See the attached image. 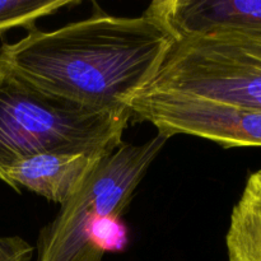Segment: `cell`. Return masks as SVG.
Returning <instances> with one entry per match:
<instances>
[{"instance_id":"6da1fadb","label":"cell","mask_w":261,"mask_h":261,"mask_svg":"<svg viewBox=\"0 0 261 261\" xmlns=\"http://www.w3.org/2000/svg\"><path fill=\"white\" fill-rule=\"evenodd\" d=\"M175 42V36L145 10L139 17L96 13L4 43L0 65L82 106L121 111L152 83Z\"/></svg>"},{"instance_id":"7a4b0ae2","label":"cell","mask_w":261,"mask_h":261,"mask_svg":"<svg viewBox=\"0 0 261 261\" xmlns=\"http://www.w3.org/2000/svg\"><path fill=\"white\" fill-rule=\"evenodd\" d=\"M168 139L158 133L139 145L122 142L105 155L41 229L37 261H102L106 252L122 251L129 240L122 214Z\"/></svg>"},{"instance_id":"3957f363","label":"cell","mask_w":261,"mask_h":261,"mask_svg":"<svg viewBox=\"0 0 261 261\" xmlns=\"http://www.w3.org/2000/svg\"><path fill=\"white\" fill-rule=\"evenodd\" d=\"M132 117L130 109L98 111L48 93L0 65V180L36 154L111 153Z\"/></svg>"},{"instance_id":"277c9868","label":"cell","mask_w":261,"mask_h":261,"mask_svg":"<svg viewBox=\"0 0 261 261\" xmlns=\"http://www.w3.org/2000/svg\"><path fill=\"white\" fill-rule=\"evenodd\" d=\"M142 92H171L261 110V33L176 40L157 76Z\"/></svg>"},{"instance_id":"5b68a950","label":"cell","mask_w":261,"mask_h":261,"mask_svg":"<svg viewBox=\"0 0 261 261\" xmlns=\"http://www.w3.org/2000/svg\"><path fill=\"white\" fill-rule=\"evenodd\" d=\"M129 109L135 120L150 122L167 138L193 135L223 148L261 147V110L171 92H139Z\"/></svg>"},{"instance_id":"8992f818","label":"cell","mask_w":261,"mask_h":261,"mask_svg":"<svg viewBox=\"0 0 261 261\" xmlns=\"http://www.w3.org/2000/svg\"><path fill=\"white\" fill-rule=\"evenodd\" d=\"M145 12L176 40L222 32L261 33V0H157Z\"/></svg>"},{"instance_id":"52a82bcc","label":"cell","mask_w":261,"mask_h":261,"mask_svg":"<svg viewBox=\"0 0 261 261\" xmlns=\"http://www.w3.org/2000/svg\"><path fill=\"white\" fill-rule=\"evenodd\" d=\"M109 153L53 152L14 163L5 173V184L19 193L25 188L63 205L88 180L99 161Z\"/></svg>"},{"instance_id":"ba28073f","label":"cell","mask_w":261,"mask_h":261,"mask_svg":"<svg viewBox=\"0 0 261 261\" xmlns=\"http://www.w3.org/2000/svg\"><path fill=\"white\" fill-rule=\"evenodd\" d=\"M229 261H261V168L247 177L226 234Z\"/></svg>"},{"instance_id":"9c48e42d","label":"cell","mask_w":261,"mask_h":261,"mask_svg":"<svg viewBox=\"0 0 261 261\" xmlns=\"http://www.w3.org/2000/svg\"><path fill=\"white\" fill-rule=\"evenodd\" d=\"M78 4V0H0V33L14 27L31 32L40 18Z\"/></svg>"},{"instance_id":"30bf717a","label":"cell","mask_w":261,"mask_h":261,"mask_svg":"<svg viewBox=\"0 0 261 261\" xmlns=\"http://www.w3.org/2000/svg\"><path fill=\"white\" fill-rule=\"evenodd\" d=\"M35 249L19 236L0 237V261H30Z\"/></svg>"}]
</instances>
